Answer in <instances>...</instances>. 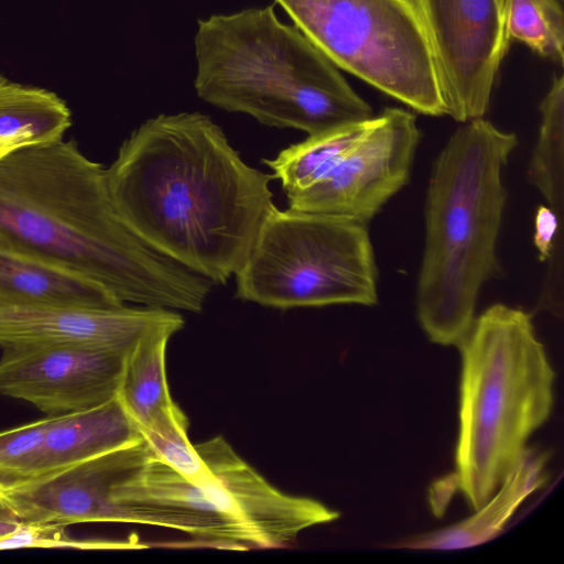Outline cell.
Returning a JSON list of instances; mask_svg holds the SVG:
<instances>
[{
  "mask_svg": "<svg viewBox=\"0 0 564 564\" xmlns=\"http://www.w3.org/2000/svg\"><path fill=\"white\" fill-rule=\"evenodd\" d=\"M106 177L130 230L213 284L239 272L275 207L272 177L248 165L200 112L143 122L122 142Z\"/></svg>",
  "mask_w": 564,
  "mask_h": 564,
  "instance_id": "cell-1",
  "label": "cell"
},
{
  "mask_svg": "<svg viewBox=\"0 0 564 564\" xmlns=\"http://www.w3.org/2000/svg\"><path fill=\"white\" fill-rule=\"evenodd\" d=\"M0 237L99 283L123 304L200 313L214 285L130 230L106 169L73 140L0 156Z\"/></svg>",
  "mask_w": 564,
  "mask_h": 564,
  "instance_id": "cell-2",
  "label": "cell"
},
{
  "mask_svg": "<svg viewBox=\"0 0 564 564\" xmlns=\"http://www.w3.org/2000/svg\"><path fill=\"white\" fill-rule=\"evenodd\" d=\"M517 145L514 133L478 118L464 122L434 160L415 304L435 344L457 346L474 323L480 289L501 272L502 171Z\"/></svg>",
  "mask_w": 564,
  "mask_h": 564,
  "instance_id": "cell-3",
  "label": "cell"
},
{
  "mask_svg": "<svg viewBox=\"0 0 564 564\" xmlns=\"http://www.w3.org/2000/svg\"><path fill=\"white\" fill-rule=\"evenodd\" d=\"M194 46L196 94L220 109L307 135L373 117L337 66L273 6L198 20Z\"/></svg>",
  "mask_w": 564,
  "mask_h": 564,
  "instance_id": "cell-4",
  "label": "cell"
},
{
  "mask_svg": "<svg viewBox=\"0 0 564 564\" xmlns=\"http://www.w3.org/2000/svg\"><path fill=\"white\" fill-rule=\"evenodd\" d=\"M462 355L456 481L476 511L550 416L555 372L531 315L497 303L457 344Z\"/></svg>",
  "mask_w": 564,
  "mask_h": 564,
  "instance_id": "cell-5",
  "label": "cell"
},
{
  "mask_svg": "<svg viewBox=\"0 0 564 564\" xmlns=\"http://www.w3.org/2000/svg\"><path fill=\"white\" fill-rule=\"evenodd\" d=\"M377 281L367 224L274 207L236 274V296L280 310L371 306Z\"/></svg>",
  "mask_w": 564,
  "mask_h": 564,
  "instance_id": "cell-6",
  "label": "cell"
},
{
  "mask_svg": "<svg viewBox=\"0 0 564 564\" xmlns=\"http://www.w3.org/2000/svg\"><path fill=\"white\" fill-rule=\"evenodd\" d=\"M336 66L427 116L446 115L409 0H275Z\"/></svg>",
  "mask_w": 564,
  "mask_h": 564,
  "instance_id": "cell-7",
  "label": "cell"
},
{
  "mask_svg": "<svg viewBox=\"0 0 564 564\" xmlns=\"http://www.w3.org/2000/svg\"><path fill=\"white\" fill-rule=\"evenodd\" d=\"M427 40L446 115L484 118L508 51L503 0H409Z\"/></svg>",
  "mask_w": 564,
  "mask_h": 564,
  "instance_id": "cell-8",
  "label": "cell"
},
{
  "mask_svg": "<svg viewBox=\"0 0 564 564\" xmlns=\"http://www.w3.org/2000/svg\"><path fill=\"white\" fill-rule=\"evenodd\" d=\"M420 139L412 112L386 108L322 176L286 197L289 208L368 224L408 183Z\"/></svg>",
  "mask_w": 564,
  "mask_h": 564,
  "instance_id": "cell-9",
  "label": "cell"
},
{
  "mask_svg": "<svg viewBox=\"0 0 564 564\" xmlns=\"http://www.w3.org/2000/svg\"><path fill=\"white\" fill-rule=\"evenodd\" d=\"M128 351L85 345L3 348L0 393L48 416L88 410L118 395Z\"/></svg>",
  "mask_w": 564,
  "mask_h": 564,
  "instance_id": "cell-10",
  "label": "cell"
},
{
  "mask_svg": "<svg viewBox=\"0 0 564 564\" xmlns=\"http://www.w3.org/2000/svg\"><path fill=\"white\" fill-rule=\"evenodd\" d=\"M151 453L141 438L23 486L0 490V500L23 522H121L115 491Z\"/></svg>",
  "mask_w": 564,
  "mask_h": 564,
  "instance_id": "cell-11",
  "label": "cell"
},
{
  "mask_svg": "<svg viewBox=\"0 0 564 564\" xmlns=\"http://www.w3.org/2000/svg\"><path fill=\"white\" fill-rule=\"evenodd\" d=\"M194 447L205 467L223 484L232 514L253 546L284 547L303 530L339 517V512L315 499L286 495L274 488L221 436Z\"/></svg>",
  "mask_w": 564,
  "mask_h": 564,
  "instance_id": "cell-12",
  "label": "cell"
},
{
  "mask_svg": "<svg viewBox=\"0 0 564 564\" xmlns=\"http://www.w3.org/2000/svg\"><path fill=\"white\" fill-rule=\"evenodd\" d=\"M176 313L148 306L94 308L1 303L0 348L85 345L130 350L148 329Z\"/></svg>",
  "mask_w": 564,
  "mask_h": 564,
  "instance_id": "cell-13",
  "label": "cell"
},
{
  "mask_svg": "<svg viewBox=\"0 0 564 564\" xmlns=\"http://www.w3.org/2000/svg\"><path fill=\"white\" fill-rule=\"evenodd\" d=\"M121 522L185 532L205 544L240 546L242 534L208 501L200 487L153 452L115 491Z\"/></svg>",
  "mask_w": 564,
  "mask_h": 564,
  "instance_id": "cell-14",
  "label": "cell"
},
{
  "mask_svg": "<svg viewBox=\"0 0 564 564\" xmlns=\"http://www.w3.org/2000/svg\"><path fill=\"white\" fill-rule=\"evenodd\" d=\"M184 326L176 313L148 329L128 351L118 399L152 451L188 443L189 421L170 394L165 351Z\"/></svg>",
  "mask_w": 564,
  "mask_h": 564,
  "instance_id": "cell-15",
  "label": "cell"
},
{
  "mask_svg": "<svg viewBox=\"0 0 564 564\" xmlns=\"http://www.w3.org/2000/svg\"><path fill=\"white\" fill-rule=\"evenodd\" d=\"M116 308L123 304L83 274L0 237V304Z\"/></svg>",
  "mask_w": 564,
  "mask_h": 564,
  "instance_id": "cell-16",
  "label": "cell"
},
{
  "mask_svg": "<svg viewBox=\"0 0 564 564\" xmlns=\"http://www.w3.org/2000/svg\"><path fill=\"white\" fill-rule=\"evenodd\" d=\"M141 438L118 397L88 410L48 416L36 479Z\"/></svg>",
  "mask_w": 564,
  "mask_h": 564,
  "instance_id": "cell-17",
  "label": "cell"
},
{
  "mask_svg": "<svg viewBox=\"0 0 564 564\" xmlns=\"http://www.w3.org/2000/svg\"><path fill=\"white\" fill-rule=\"evenodd\" d=\"M546 452L527 448L496 494L475 513L451 527L411 538L400 546L415 550H460L484 544L506 525L522 501L545 486Z\"/></svg>",
  "mask_w": 564,
  "mask_h": 564,
  "instance_id": "cell-18",
  "label": "cell"
},
{
  "mask_svg": "<svg viewBox=\"0 0 564 564\" xmlns=\"http://www.w3.org/2000/svg\"><path fill=\"white\" fill-rule=\"evenodd\" d=\"M70 126V109L57 94L0 74V138L55 141L63 139Z\"/></svg>",
  "mask_w": 564,
  "mask_h": 564,
  "instance_id": "cell-19",
  "label": "cell"
},
{
  "mask_svg": "<svg viewBox=\"0 0 564 564\" xmlns=\"http://www.w3.org/2000/svg\"><path fill=\"white\" fill-rule=\"evenodd\" d=\"M372 119L307 135L263 162L272 171L271 177L281 182L286 197L291 196L322 176L367 132Z\"/></svg>",
  "mask_w": 564,
  "mask_h": 564,
  "instance_id": "cell-20",
  "label": "cell"
},
{
  "mask_svg": "<svg viewBox=\"0 0 564 564\" xmlns=\"http://www.w3.org/2000/svg\"><path fill=\"white\" fill-rule=\"evenodd\" d=\"M540 132L529 165L530 182L562 219L564 208V78L555 76L540 104Z\"/></svg>",
  "mask_w": 564,
  "mask_h": 564,
  "instance_id": "cell-21",
  "label": "cell"
},
{
  "mask_svg": "<svg viewBox=\"0 0 564 564\" xmlns=\"http://www.w3.org/2000/svg\"><path fill=\"white\" fill-rule=\"evenodd\" d=\"M509 40L518 41L538 55L562 64L564 15L558 0H503Z\"/></svg>",
  "mask_w": 564,
  "mask_h": 564,
  "instance_id": "cell-22",
  "label": "cell"
},
{
  "mask_svg": "<svg viewBox=\"0 0 564 564\" xmlns=\"http://www.w3.org/2000/svg\"><path fill=\"white\" fill-rule=\"evenodd\" d=\"M48 416L0 432V490H10L37 478Z\"/></svg>",
  "mask_w": 564,
  "mask_h": 564,
  "instance_id": "cell-23",
  "label": "cell"
},
{
  "mask_svg": "<svg viewBox=\"0 0 564 564\" xmlns=\"http://www.w3.org/2000/svg\"><path fill=\"white\" fill-rule=\"evenodd\" d=\"M66 527V524L56 522H24L15 532L0 538V550L25 547H68L80 550L134 547L130 542L75 539L68 534Z\"/></svg>",
  "mask_w": 564,
  "mask_h": 564,
  "instance_id": "cell-24",
  "label": "cell"
},
{
  "mask_svg": "<svg viewBox=\"0 0 564 564\" xmlns=\"http://www.w3.org/2000/svg\"><path fill=\"white\" fill-rule=\"evenodd\" d=\"M23 523L12 509L0 500V538L15 532Z\"/></svg>",
  "mask_w": 564,
  "mask_h": 564,
  "instance_id": "cell-25",
  "label": "cell"
},
{
  "mask_svg": "<svg viewBox=\"0 0 564 564\" xmlns=\"http://www.w3.org/2000/svg\"><path fill=\"white\" fill-rule=\"evenodd\" d=\"M36 143L26 137L0 138V156L23 145Z\"/></svg>",
  "mask_w": 564,
  "mask_h": 564,
  "instance_id": "cell-26",
  "label": "cell"
}]
</instances>
